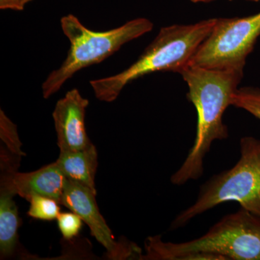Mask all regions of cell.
<instances>
[{
  "mask_svg": "<svg viewBox=\"0 0 260 260\" xmlns=\"http://www.w3.org/2000/svg\"><path fill=\"white\" fill-rule=\"evenodd\" d=\"M56 220L59 232L66 241L73 240L78 237L83 227V220L74 212L60 213Z\"/></svg>",
  "mask_w": 260,
  "mask_h": 260,
  "instance_id": "cell-15",
  "label": "cell"
},
{
  "mask_svg": "<svg viewBox=\"0 0 260 260\" xmlns=\"http://www.w3.org/2000/svg\"><path fill=\"white\" fill-rule=\"evenodd\" d=\"M191 3H210V2L215 1V0H189ZM229 1H232V0H229Z\"/></svg>",
  "mask_w": 260,
  "mask_h": 260,
  "instance_id": "cell-17",
  "label": "cell"
},
{
  "mask_svg": "<svg viewBox=\"0 0 260 260\" xmlns=\"http://www.w3.org/2000/svg\"><path fill=\"white\" fill-rule=\"evenodd\" d=\"M60 22L70 48L62 64L51 72L42 84L43 97L46 99L59 91L80 70L105 60L126 43L151 31L153 28V23L144 18L133 19L118 28L101 32L86 28L72 14L62 17Z\"/></svg>",
  "mask_w": 260,
  "mask_h": 260,
  "instance_id": "cell-4",
  "label": "cell"
},
{
  "mask_svg": "<svg viewBox=\"0 0 260 260\" xmlns=\"http://www.w3.org/2000/svg\"><path fill=\"white\" fill-rule=\"evenodd\" d=\"M240 153L232 169L213 176L200 187L196 202L176 217L171 230L185 226L191 219L226 202H237L260 216V140L242 138Z\"/></svg>",
  "mask_w": 260,
  "mask_h": 260,
  "instance_id": "cell-5",
  "label": "cell"
},
{
  "mask_svg": "<svg viewBox=\"0 0 260 260\" xmlns=\"http://www.w3.org/2000/svg\"><path fill=\"white\" fill-rule=\"evenodd\" d=\"M0 181V185L8 186L27 201L34 195H40L52 198L60 204L67 178L54 162L35 172H18L11 176L1 174Z\"/></svg>",
  "mask_w": 260,
  "mask_h": 260,
  "instance_id": "cell-9",
  "label": "cell"
},
{
  "mask_svg": "<svg viewBox=\"0 0 260 260\" xmlns=\"http://www.w3.org/2000/svg\"><path fill=\"white\" fill-rule=\"evenodd\" d=\"M217 18L189 25L162 27L138 60L113 76L90 80L98 100L113 102L128 84L156 72L180 73L215 26Z\"/></svg>",
  "mask_w": 260,
  "mask_h": 260,
  "instance_id": "cell-3",
  "label": "cell"
},
{
  "mask_svg": "<svg viewBox=\"0 0 260 260\" xmlns=\"http://www.w3.org/2000/svg\"><path fill=\"white\" fill-rule=\"evenodd\" d=\"M88 99L78 89L69 90L56 103L52 116L60 152L77 151L93 144L85 128Z\"/></svg>",
  "mask_w": 260,
  "mask_h": 260,
  "instance_id": "cell-8",
  "label": "cell"
},
{
  "mask_svg": "<svg viewBox=\"0 0 260 260\" xmlns=\"http://www.w3.org/2000/svg\"><path fill=\"white\" fill-rule=\"evenodd\" d=\"M26 5L25 0H0V9L21 11Z\"/></svg>",
  "mask_w": 260,
  "mask_h": 260,
  "instance_id": "cell-16",
  "label": "cell"
},
{
  "mask_svg": "<svg viewBox=\"0 0 260 260\" xmlns=\"http://www.w3.org/2000/svg\"><path fill=\"white\" fill-rule=\"evenodd\" d=\"M32 1V0H25V3H30V2H31Z\"/></svg>",
  "mask_w": 260,
  "mask_h": 260,
  "instance_id": "cell-18",
  "label": "cell"
},
{
  "mask_svg": "<svg viewBox=\"0 0 260 260\" xmlns=\"http://www.w3.org/2000/svg\"><path fill=\"white\" fill-rule=\"evenodd\" d=\"M96 194L88 188L67 179L60 205L79 215L90 229L91 235L105 248L109 259H140L143 254L136 244L128 241L116 242L110 228L99 211Z\"/></svg>",
  "mask_w": 260,
  "mask_h": 260,
  "instance_id": "cell-7",
  "label": "cell"
},
{
  "mask_svg": "<svg viewBox=\"0 0 260 260\" xmlns=\"http://www.w3.org/2000/svg\"><path fill=\"white\" fill-rule=\"evenodd\" d=\"M248 1L259 2V0H248Z\"/></svg>",
  "mask_w": 260,
  "mask_h": 260,
  "instance_id": "cell-19",
  "label": "cell"
},
{
  "mask_svg": "<svg viewBox=\"0 0 260 260\" xmlns=\"http://www.w3.org/2000/svg\"><path fill=\"white\" fill-rule=\"evenodd\" d=\"M0 138L1 145L11 153L25 155L21 150V142L19 139L16 125L5 115L1 109L0 112Z\"/></svg>",
  "mask_w": 260,
  "mask_h": 260,
  "instance_id": "cell-14",
  "label": "cell"
},
{
  "mask_svg": "<svg viewBox=\"0 0 260 260\" xmlns=\"http://www.w3.org/2000/svg\"><path fill=\"white\" fill-rule=\"evenodd\" d=\"M232 106L244 109L260 121V89L254 87L237 88L232 95Z\"/></svg>",
  "mask_w": 260,
  "mask_h": 260,
  "instance_id": "cell-13",
  "label": "cell"
},
{
  "mask_svg": "<svg viewBox=\"0 0 260 260\" xmlns=\"http://www.w3.org/2000/svg\"><path fill=\"white\" fill-rule=\"evenodd\" d=\"M145 248L140 259L260 260V216L241 208L198 239L164 242L161 236H154L146 239Z\"/></svg>",
  "mask_w": 260,
  "mask_h": 260,
  "instance_id": "cell-2",
  "label": "cell"
},
{
  "mask_svg": "<svg viewBox=\"0 0 260 260\" xmlns=\"http://www.w3.org/2000/svg\"><path fill=\"white\" fill-rule=\"evenodd\" d=\"M68 180L74 181L96 193L95 174L98 153L91 144L77 151L60 152L55 161Z\"/></svg>",
  "mask_w": 260,
  "mask_h": 260,
  "instance_id": "cell-10",
  "label": "cell"
},
{
  "mask_svg": "<svg viewBox=\"0 0 260 260\" xmlns=\"http://www.w3.org/2000/svg\"><path fill=\"white\" fill-rule=\"evenodd\" d=\"M260 36V12L244 18H217L215 26L191 59V66L244 70Z\"/></svg>",
  "mask_w": 260,
  "mask_h": 260,
  "instance_id": "cell-6",
  "label": "cell"
},
{
  "mask_svg": "<svg viewBox=\"0 0 260 260\" xmlns=\"http://www.w3.org/2000/svg\"><path fill=\"white\" fill-rule=\"evenodd\" d=\"M187 84V99L198 114L194 144L180 168L171 177L175 185H183L203 175V160L215 140L226 139L229 129L223 121L225 109L232 106L244 70H215L189 66L179 73Z\"/></svg>",
  "mask_w": 260,
  "mask_h": 260,
  "instance_id": "cell-1",
  "label": "cell"
},
{
  "mask_svg": "<svg viewBox=\"0 0 260 260\" xmlns=\"http://www.w3.org/2000/svg\"><path fill=\"white\" fill-rule=\"evenodd\" d=\"M28 202L30 208L28 215L32 218L49 221L56 220L60 214V204L52 198L34 195Z\"/></svg>",
  "mask_w": 260,
  "mask_h": 260,
  "instance_id": "cell-12",
  "label": "cell"
},
{
  "mask_svg": "<svg viewBox=\"0 0 260 260\" xmlns=\"http://www.w3.org/2000/svg\"><path fill=\"white\" fill-rule=\"evenodd\" d=\"M14 191L0 185V256L1 259L14 255L18 242L20 226L18 207Z\"/></svg>",
  "mask_w": 260,
  "mask_h": 260,
  "instance_id": "cell-11",
  "label": "cell"
}]
</instances>
